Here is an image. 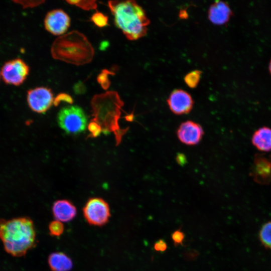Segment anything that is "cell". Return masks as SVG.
I'll list each match as a JSON object with an SVG mask.
<instances>
[{"label":"cell","mask_w":271,"mask_h":271,"mask_svg":"<svg viewBox=\"0 0 271 271\" xmlns=\"http://www.w3.org/2000/svg\"><path fill=\"white\" fill-rule=\"evenodd\" d=\"M48 263L52 271H70L73 263L71 258L63 252H54L50 254Z\"/></svg>","instance_id":"9a60e30c"},{"label":"cell","mask_w":271,"mask_h":271,"mask_svg":"<svg viewBox=\"0 0 271 271\" xmlns=\"http://www.w3.org/2000/svg\"><path fill=\"white\" fill-rule=\"evenodd\" d=\"M252 145L259 151L268 152L271 151V128L263 126L256 130L251 138Z\"/></svg>","instance_id":"2e32d148"},{"label":"cell","mask_w":271,"mask_h":271,"mask_svg":"<svg viewBox=\"0 0 271 271\" xmlns=\"http://www.w3.org/2000/svg\"><path fill=\"white\" fill-rule=\"evenodd\" d=\"M66 2L70 5H75L83 10L87 11L96 10L97 8L96 1H66Z\"/></svg>","instance_id":"ffe728a7"},{"label":"cell","mask_w":271,"mask_h":271,"mask_svg":"<svg viewBox=\"0 0 271 271\" xmlns=\"http://www.w3.org/2000/svg\"><path fill=\"white\" fill-rule=\"evenodd\" d=\"M30 72L29 66L21 59L6 62L1 70V77L8 84L19 86L26 79Z\"/></svg>","instance_id":"52a82bcc"},{"label":"cell","mask_w":271,"mask_h":271,"mask_svg":"<svg viewBox=\"0 0 271 271\" xmlns=\"http://www.w3.org/2000/svg\"><path fill=\"white\" fill-rule=\"evenodd\" d=\"M45 2L44 1H19L21 5H23L24 8H33L37 7Z\"/></svg>","instance_id":"d4e9b609"},{"label":"cell","mask_w":271,"mask_h":271,"mask_svg":"<svg viewBox=\"0 0 271 271\" xmlns=\"http://www.w3.org/2000/svg\"><path fill=\"white\" fill-rule=\"evenodd\" d=\"M1 70H0V79H1Z\"/></svg>","instance_id":"83f0119b"},{"label":"cell","mask_w":271,"mask_h":271,"mask_svg":"<svg viewBox=\"0 0 271 271\" xmlns=\"http://www.w3.org/2000/svg\"><path fill=\"white\" fill-rule=\"evenodd\" d=\"M108 72L107 70H104L97 77L98 82L104 89H107L110 85V82L107 76Z\"/></svg>","instance_id":"603a6c76"},{"label":"cell","mask_w":271,"mask_h":271,"mask_svg":"<svg viewBox=\"0 0 271 271\" xmlns=\"http://www.w3.org/2000/svg\"><path fill=\"white\" fill-rule=\"evenodd\" d=\"M203 133L202 127L199 124L190 120L182 123L177 130L179 140L187 145L198 144Z\"/></svg>","instance_id":"7c38bea8"},{"label":"cell","mask_w":271,"mask_h":271,"mask_svg":"<svg viewBox=\"0 0 271 271\" xmlns=\"http://www.w3.org/2000/svg\"><path fill=\"white\" fill-rule=\"evenodd\" d=\"M268 70H269V73L271 74V59L269 61V65H268Z\"/></svg>","instance_id":"4316f807"},{"label":"cell","mask_w":271,"mask_h":271,"mask_svg":"<svg viewBox=\"0 0 271 271\" xmlns=\"http://www.w3.org/2000/svg\"><path fill=\"white\" fill-rule=\"evenodd\" d=\"M27 103L33 111L43 113L46 112L54 103V99L51 90L45 87H38L27 92Z\"/></svg>","instance_id":"ba28073f"},{"label":"cell","mask_w":271,"mask_h":271,"mask_svg":"<svg viewBox=\"0 0 271 271\" xmlns=\"http://www.w3.org/2000/svg\"><path fill=\"white\" fill-rule=\"evenodd\" d=\"M62 101L69 103H72L73 102V99L70 95L66 93H60L54 99V104L57 105Z\"/></svg>","instance_id":"cb8c5ba5"},{"label":"cell","mask_w":271,"mask_h":271,"mask_svg":"<svg viewBox=\"0 0 271 271\" xmlns=\"http://www.w3.org/2000/svg\"><path fill=\"white\" fill-rule=\"evenodd\" d=\"M0 239L7 253L16 257L24 255L37 243L33 220L28 217L1 219Z\"/></svg>","instance_id":"7a4b0ae2"},{"label":"cell","mask_w":271,"mask_h":271,"mask_svg":"<svg viewBox=\"0 0 271 271\" xmlns=\"http://www.w3.org/2000/svg\"><path fill=\"white\" fill-rule=\"evenodd\" d=\"M58 122L66 132L77 134L83 131L86 127L87 119L83 110L76 105L63 107L58 114Z\"/></svg>","instance_id":"5b68a950"},{"label":"cell","mask_w":271,"mask_h":271,"mask_svg":"<svg viewBox=\"0 0 271 271\" xmlns=\"http://www.w3.org/2000/svg\"><path fill=\"white\" fill-rule=\"evenodd\" d=\"M167 102L171 110L178 115L189 113L193 105L191 96L182 89H175L172 91Z\"/></svg>","instance_id":"8fae6325"},{"label":"cell","mask_w":271,"mask_h":271,"mask_svg":"<svg viewBox=\"0 0 271 271\" xmlns=\"http://www.w3.org/2000/svg\"><path fill=\"white\" fill-rule=\"evenodd\" d=\"M52 210L55 220L63 223L72 220L77 214L76 207L71 201L65 199L54 202Z\"/></svg>","instance_id":"5bb4252c"},{"label":"cell","mask_w":271,"mask_h":271,"mask_svg":"<svg viewBox=\"0 0 271 271\" xmlns=\"http://www.w3.org/2000/svg\"><path fill=\"white\" fill-rule=\"evenodd\" d=\"M259 238L264 247L271 249V221L262 226L259 232Z\"/></svg>","instance_id":"e0dca14e"},{"label":"cell","mask_w":271,"mask_h":271,"mask_svg":"<svg viewBox=\"0 0 271 271\" xmlns=\"http://www.w3.org/2000/svg\"><path fill=\"white\" fill-rule=\"evenodd\" d=\"M83 214L87 222L92 226L101 227L109 221L110 217L108 204L103 199H89L83 208Z\"/></svg>","instance_id":"8992f818"},{"label":"cell","mask_w":271,"mask_h":271,"mask_svg":"<svg viewBox=\"0 0 271 271\" xmlns=\"http://www.w3.org/2000/svg\"><path fill=\"white\" fill-rule=\"evenodd\" d=\"M171 237L175 245H182L185 238V235L182 231L178 229L172 233Z\"/></svg>","instance_id":"7402d4cb"},{"label":"cell","mask_w":271,"mask_h":271,"mask_svg":"<svg viewBox=\"0 0 271 271\" xmlns=\"http://www.w3.org/2000/svg\"><path fill=\"white\" fill-rule=\"evenodd\" d=\"M70 25L69 16L61 9L49 12L44 19L46 30L54 35H61L68 30Z\"/></svg>","instance_id":"30bf717a"},{"label":"cell","mask_w":271,"mask_h":271,"mask_svg":"<svg viewBox=\"0 0 271 271\" xmlns=\"http://www.w3.org/2000/svg\"><path fill=\"white\" fill-rule=\"evenodd\" d=\"M50 235L53 237H59L64 232V226L63 222L57 220L51 221L48 225Z\"/></svg>","instance_id":"ac0fdd59"},{"label":"cell","mask_w":271,"mask_h":271,"mask_svg":"<svg viewBox=\"0 0 271 271\" xmlns=\"http://www.w3.org/2000/svg\"><path fill=\"white\" fill-rule=\"evenodd\" d=\"M51 54L55 59L79 66L90 63L94 51L84 35L72 31L55 39L51 46Z\"/></svg>","instance_id":"277c9868"},{"label":"cell","mask_w":271,"mask_h":271,"mask_svg":"<svg viewBox=\"0 0 271 271\" xmlns=\"http://www.w3.org/2000/svg\"><path fill=\"white\" fill-rule=\"evenodd\" d=\"M123 105L118 93L114 91L96 94L91 101L93 118L90 122L96 126L100 132L105 134L113 132L116 145L120 143L128 130V128H120L118 123Z\"/></svg>","instance_id":"6da1fadb"},{"label":"cell","mask_w":271,"mask_h":271,"mask_svg":"<svg viewBox=\"0 0 271 271\" xmlns=\"http://www.w3.org/2000/svg\"><path fill=\"white\" fill-rule=\"evenodd\" d=\"M108 5L116 26L126 38L136 40L147 34L150 23L144 10L136 1H109Z\"/></svg>","instance_id":"3957f363"},{"label":"cell","mask_w":271,"mask_h":271,"mask_svg":"<svg viewBox=\"0 0 271 271\" xmlns=\"http://www.w3.org/2000/svg\"><path fill=\"white\" fill-rule=\"evenodd\" d=\"M167 248V243L163 239H159L154 244V249L157 251H164Z\"/></svg>","instance_id":"484cf974"},{"label":"cell","mask_w":271,"mask_h":271,"mask_svg":"<svg viewBox=\"0 0 271 271\" xmlns=\"http://www.w3.org/2000/svg\"><path fill=\"white\" fill-rule=\"evenodd\" d=\"M250 175L258 184L267 185L271 183V155L255 154Z\"/></svg>","instance_id":"9c48e42d"},{"label":"cell","mask_w":271,"mask_h":271,"mask_svg":"<svg viewBox=\"0 0 271 271\" xmlns=\"http://www.w3.org/2000/svg\"><path fill=\"white\" fill-rule=\"evenodd\" d=\"M91 20L97 27L102 28L108 25V17L100 12H96L91 18Z\"/></svg>","instance_id":"44dd1931"},{"label":"cell","mask_w":271,"mask_h":271,"mask_svg":"<svg viewBox=\"0 0 271 271\" xmlns=\"http://www.w3.org/2000/svg\"><path fill=\"white\" fill-rule=\"evenodd\" d=\"M202 72L194 70L188 73L184 78L186 84L190 88H195L199 83Z\"/></svg>","instance_id":"d6986e66"},{"label":"cell","mask_w":271,"mask_h":271,"mask_svg":"<svg viewBox=\"0 0 271 271\" xmlns=\"http://www.w3.org/2000/svg\"><path fill=\"white\" fill-rule=\"evenodd\" d=\"M232 15L233 12L229 4L224 1H215L208 10L209 20L216 25L226 24Z\"/></svg>","instance_id":"4fadbf2b"}]
</instances>
